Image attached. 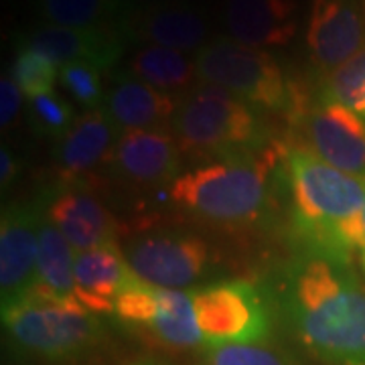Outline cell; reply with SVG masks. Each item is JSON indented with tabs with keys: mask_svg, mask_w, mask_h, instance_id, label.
<instances>
[{
	"mask_svg": "<svg viewBox=\"0 0 365 365\" xmlns=\"http://www.w3.org/2000/svg\"><path fill=\"white\" fill-rule=\"evenodd\" d=\"M347 262H302L288 287V314L304 347L329 365H365V288Z\"/></svg>",
	"mask_w": 365,
	"mask_h": 365,
	"instance_id": "cell-1",
	"label": "cell"
},
{
	"mask_svg": "<svg viewBox=\"0 0 365 365\" xmlns=\"http://www.w3.org/2000/svg\"><path fill=\"white\" fill-rule=\"evenodd\" d=\"M165 0H124V6H126V13L128 11H138V9H148V6H155L160 4Z\"/></svg>",
	"mask_w": 365,
	"mask_h": 365,
	"instance_id": "cell-31",
	"label": "cell"
},
{
	"mask_svg": "<svg viewBox=\"0 0 365 365\" xmlns=\"http://www.w3.org/2000/svg\"><path fill=\"white\" fill-rule=\"evenodd\" d=\"M76 297L93 314H114L120 292L136 278L118 244L76 252Z\"/></svg>",
	"mask_w": 365,
	"mask_h": 365,
	"instance_id": "cell-18",
	"label": "cell"
},
{
	"mask_svg": "<svg viewBox=\"0 0 365 365\" xmlns=\"http://www.w3.org/2000/svg\"><path fill=\"white\" fill-rule=\"evenodd\" d=\"M102 71L104 69L88 61H73L59 67V81L79 106L86 110H96L108 98Z\"/></svg>",
	"mask_w": 365,
	"mask_h": 365,
	"instance_id": "cell-26",
	"label": "cell"
},
{
	"mask_svg": "<svg viewBox=\"0 0 365 365\" xmlns=\"http://www.w3.org/2000/svg\"><path fill=\"white\" fill-rule=\"evenodd\" d=\"M126 71L130 78L140 79L155 90L170 96L181 93V98L189 90H193L195 81H199L195 55L157 45H143L132 53Z\"/></svg>",
	"mask_w": 365,
	"mask_h": 365,
	"instance_id": "cell-21",
	"label": "cell"
},
{
	"mask_svg": "<svg viewBox=\"0 0 365 365\" xmlns=\"http://www.w3.org/2000/svg\"><path fill=\"white\" fill-rule=\"evenodd\" d=\"M361 262H364V268H365V248L361 250Z\"/></svg>",
	"mask_w": 365,
	"mask_h": 365,
	"instance_id": "cell-34",
	"label": "cell"
},
{
	"mask_svg": "<svg viewBox=\"0 0 365 365\" xmlns=\"http://www.w3.org/2000/svg\"><path fill=\"white\" fill-rule=\"evenodd\" d=\"M325 98L351 108L365 122V49L337 71L327 76Z\"/></svg>",
	"mask_w": 365,
	"mask_h": 365,
	"instance_id": "cell-25",
	"label": "cell"
},
{
	"mask_svg": "<svg viewBox=\"0 0 365 365\" xmlns=\"http://www.w3.org/2000/svg\"><path fill=\"white\" fill-rule=\"evenodd\" d=\"M181 98L155 90L136 78H122L108 91L106 114L120 134L130 130H155L173 122Z\"/></svg>",
	"mask_w": 365,
	"mask_h": 365,
	"instance_id": "cell-20",
	"label": "cell"
},
{
	"mask_svg": "<svg viewBox=\"0 0 365 365\" xmlns=\"http://www.w3.org/2000/svg\"><path fill=\"white\" fill-rule=\"evenodd\" d=\"M364 4H365V0H364Z\"/></svg>",
	"mask_w": 365,
	"mask_h": 365,
	"instance_id": "cell-35",
	"label": "cell"
},
{
	"mask_svg": "<svg viewBox=\"0 0 365 365\" xmlns=\"http://www.w3.org/2000/svg\"><path fill=\"white\" fill-rule=\"evenodd\" d=\"M136 278L157 288L182 290L195 284L207 266V244L191 234L136 237L124 252Z\"/></svg>",
	"mask_w": 365,
	"mask_h": 365,
	"instance_id": "cell-9",
	"label": "cell"
},
{
	"mask_svg": "<svg viewBox=\"0 0 365 365\" xmlns=\"http://www.w3.org/2000/svg\"><path fill=\"white\" fill-rule=\"evenodd\" d=\"M272 150L240 155L182 173L170 185V201L213 223H252L268 199Z\"/></svg>",
	"mask_w": 365,
	"mask_h": 365,
	"instance_id": "cell-4",
	"label": "cell"
},
{
	"mask_svg": "<svg viewBox=\"0 0 365 365\" xmlns=\"http://www.w3.org/2000/svg\"><path fill=\"white\" fill-rule=\"evenodd\" d=\"M47 215L37 203H16L0 220V299L2 307L23 299L37 282L39 237Z\"/></svg>",
	"mask_w": 365,
	"mask_h": 365,
	"instance_id": "cell-10",
	"label": "cell"
},
{
	"mask_svg": "<svg viewBox=\"0 0 365 365\" xmlns=\"http://www.w3.org/2000/svg\"><path fill=\"white\" fill-rule=\"evenodd\" d=\"M181 155L173 132L130 130L120 134L110 165L118 179L134 187H157L181 177Z\"/></svg>",
	"mask_w": 365,
	"mask_h": 365,
	"instance_id": "cell-16",
	"label": "cell"
},
{
	"mask_svg": "<svg viewBox=\"0 0 365 365\" xmlns=\"http://www.w3.org/2000/svg\"><path fill=\"white\" fill-rule=\"evenodd\" d=\"M47 220L66 235L76 252L116 244V222L106 205L83 189H71L55 197Z\"/></svg>",
	"mask_w": 365,
	"mask_h": 365,
	"instance_id": "cell-19",
	"label": "cell"
},
{
	"mask_svg": "<svg viewBox=\"0 0 365 365\" xmlns=\"http://www.w3.org/2000/svg\"><path fill=\"white\" fill-rule=\"evenodd\" d=\"M23 91L16 86L11 76L2 78L0 81V124H2V130H6L11 124H13L21 108H23Z\"/></svg>",
	"mask_w": 365,
	"mask_h": 365,
	"instance_id": "cell-29",
	"label": "cell"
},
{
	"mask_svg": "<svg viewBox=\"0 0 365 365\" xmlns=\"http://www.w3.org/2000/svg\"><path fill=\"white\" fill-rule=\"evenodd\" d=\"M76 254L49 220L43 222L39 237V260H37V287L53 294L78 299L76 297Z\"/></svg>",
	"mask_w": 365,
	"mask_h": 365,
	"instance_id": "cell-22",
	"label": "cell"
},
{
	"mask_svg": "<svg viewBox=\"0 0 365 365\" xmlns=\"http://www.w3.org/2000/svg\"><path fill=\"white\" fill-rule=\"evenodd\" d=\"M288 185L297 225L327 258L347 260L349 250H364V177L335 169L311 148L288 153Z\"/></svg>",
	"mask_w": 365,
	"mask_h": 365,
	"instance_id": "cell-2",
	"label": "cell"
},
{
	"mask_svg": "<svg viewBox=\"0 0 365 365\" xmlns=\"http://www.w3.org/2000/svg\"><path fill=\"white\" fill-rule=\"evenodd\" d=\"M31 120L39 134L59 140L73 126L78 116L61 96H55V91H51L31 98Z\"/></svg>",
	"mask_w": 365,
	"mask_h": 365,
	"instance_id": "cell-27",
	"label": "cell"
},
{
	"mask_svg": "<svg viewBox=\"0 0 365 365\" xmlns=\"http://www.w3.org/2000/svg\"><path fill=\"white\" fill-rule=\"evenodd\" d=\"M181 153L232 158L250 155L262 140L260 120L246 102L223 88L199 83L181 98L170 122Z\"/></svg>",
	"mask_w": 365,
	"mask_h": 365,
	"instance_id": "cell-5",
	"label": "cell"
},
{
	"mask_svg": "<svg viewBox=\"0 0 365 365\" xmlns=\"http://www.w3.org/2000/svg\"><path fill=\"white\" fill-rule=\"evenodd\" d=\"M126 37L120 26L106 29H69V26L41 25L26 33L21 47L33 49L49 57L57 67L88 61L100 69L116 66L124 53Z\"/></svg>",
	"mask_w": 365,
	"mask_h": 365,
	"instance_id": "cell-15",
	"label": "cell"
},
{
	"mask_svg": "<svg viewBox=\"0 0 365 365\" xmlns=\"http://www.w3.org/2000/svg\"><path fill=\"white\" fill-rule=\"evenodd\" d=\"M195 63L199 81L223 88L258 110L284 112L294 104L284 71L268 51L220 37L195 53Z\"/></svg>",
	"mask_w": 365,
	"mask_h": 365,
	"instance_id": "cell-6",
	"label": "cell"
},
{
	"mask_svg": "<svg viewBox=\"0 0 365 365\" xmlns=\"http://www.w3.org/2000/svg\"><path fill=\"white\" fill-rule=\"evenodd\" d=\"M307 47L327 76L365 49V23L351 0H313Z\"/></svg>",
	"mask_w": 365,
	"mask_h": 365,
	"instance_id": "cell-13",
	"label": "cell"
},
{
	"mask_svg": "<svg viewBox=\"0 0 365 365\" xmlns=\"http://www.w3.org/2000/svg\"><path fill=\"white\" fill-rule=\"evenodd\" d=\"M223 25L230 39L254 49L284 47L297 35L294 0H225Z\"/></svg>",
	"mask_w": 365,
	"mask_h": 365,
	"instance_id": "cell-17",
	"label": "cell"
},
{
	"mask_svg": "<svg viewBox=\"0 0 365 365\" xmlns=\"http://www.w3.org/2000/svg\"><path fill=\"white\" fill-rule=\"evenodd\" d=\"M120 29L128 41L189 55L201 51L211 35L203 11L182 0H165L148 9L128 11L120 21Z\"/></svg>",
	"mask_w": 365,
	"mask_h": 365,
	"instance_id": "cell-11",
	"label": "cell"
},
{
	"mask_svg": "<svg viewBox=\"0 0 365 365\" xmlns=\"http://www.w3.org/2000/svg\"><path fill=\"white\" fill-rule=\"evenodd\" d=\"M2 327L13 347L45 361H76L104 339L98 314L37 284L2 307Z\"/></svg>",
	"mask_w": 365,
	"mask_h": 365,
	"instance_id": "cell-3",
	"label": "cell"
},
{
	"mask_svg": "<svg viewBox=\"0 0 365 365\" xmlns=\"http://www.w3.org/2000/svg\"><path fill=\"white\" fill-rule=\"evenodd\" d=\"M205 365H292L264 343H230L205 347Z\"/></svg>",
	"mask_w": 365,
	"mask_h": 365,
	"instance_id": "cell-28",
	"label": "cell"
},
{
	"mask_svg": "<svg viewBox=\"0 0 365 365\" xmlns=\"http://www.w3.org/2000/svg\"><path fill=\"white\" fill-rule=\"evenodd\" d=\"M11 78L31 100L41 93H51L55 90V81L59 78V67L41 53L19 47L13 67H11Z\"/></svg>",
	"mask_w": 365,
	"mask_h": 365,
	"instance_id": "cell-24",
	"label": "cell"
},
{
	"mask_svg": "<svg viewBox=\"0 0 365 365\" xmlns=\"http://www.w3.org/2000/svg\"><path fill=\"white\" fill-rule=\"evenodd\" d=\"M364 182H365V177H364ZM364 237H365V201H364Z\"/></svg>",
	"mask_w": 365,
	"mask_h": 365,
	"instance_id": "cell-33",
	"label": "cell"
},
{
	"mask_svg": "<svg viewBox=\"0 0 365 365\" xmlns=\"http://www.w3.org/2000/svg\"><path fill=\"white\" fill-rule=\"evenodd\" d=\"M304 124L313 153L335 169L365 177V122L351 108L323 96Z\"/></svg>",
	"mask_w": 365,
	"mask_h": 365,
	"instance_id": "cell-12",
	"label": "cell"
},
{
	"mask_svg": "<svg viewBox=\"0 0 365 365\" xmlns=\"http://www.w3.org/2000/svg\"><path fill=\"white\" fill-rule=\"evenodd\" d=\"M114 317L126 329L167 349H197L205 345L197 323L193 294L157 288L134 278L120 292Z\"/></svg>",
	"mask_w": 365,
	"mask_h": 365,
	"instance_id": "cell-7",
	"label": "cell"
},
{
	"mask_svg": "<svg viewBox=\"0 0 365 365\" xmlns=\"http://www.w3.org/2000/svg\"><path fill=\"white\" fill-rule=\"evenodd\" d=\"M47 25L69 29L120 26L126 13L124 0H37Z\"/></svg>",
	"mask_w": 365,
	"mask_h": 365,
	"instance_id": "cell-23",
	"label": "cell"
},
{
	"mask_svg": "<svg viewBox=\"0 0 365 365\" xmlns=\"http://www.w3.org/2000/svg\"><path fill=\"white\" fill-rule=\"evenodd\" d=\"M191 294L205 347L268 339L270 317L260 294L248 282H220Z\"/></svg>",
	"mask_w": 365,
	"mask_h": 365,
	"instance_id": "cell-8",
	"label": "cell"
},
{
	"mask_svg": "<svg viewBox=\"0 0 365 365\" xmlns=\"http://www.w3.org/2000/svg\"><path fill=\"white\" fill-rule=\"evenodd\" d=\"M16 173H19V160L9 146H2V150H0V182H2V187L11 185Z\"/></svg>",
	"mask_w": 365,
	"mask_h": 365,
	"instance_id": "cell-30",
	"label": "cell"
},
{
	"mask_svg": "<svg viewBox=\"0 0 365 365\" xmlns=\"http://www.w3.org/2000/svg\"><path fill=\"white\" fill-rule=\"evenodd\" d=\"M128 365H160L157 361H153V359H138V361H132Z\"/></svg>",
	"mask_w": 365,
	"mask_h": 365,
	"instance_id": "cell-32",
	"label": "cell"
},
{
	"mask_svg": "<svg viewBox=\"0 0 365 365\" xmlns=\"http://www.w3.org/2000/svg\"><path fill=\"white\" fill-rule=\"evenodd\" d=\"M120 132L106 110H86L66 136L57 140L55 169L59 179L67 185L83 187V181L110 165L114 158Z\"/></svg>",
	"mask_w": 365,
	"mask_h": 365,
	"instance_id": "cell-14",
	"label": "cell"
}]
</instances>
